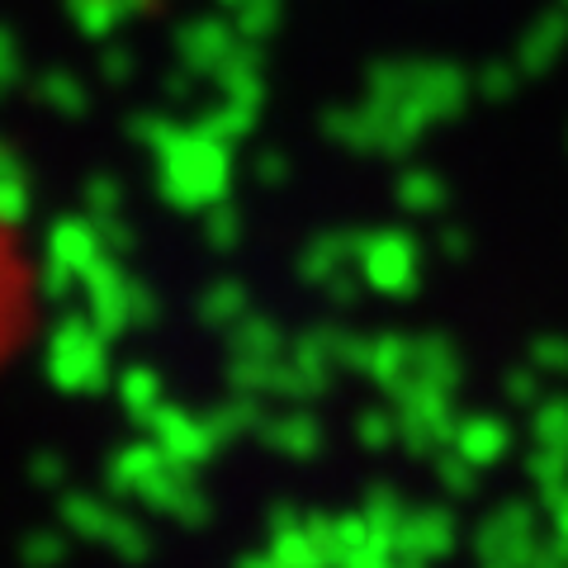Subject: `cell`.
<instances>
[{
	"label": "cell",
	"mask_w": 568,
	"mask_h": 568,
	"mask_svg": "<svg viewBox=\"0 0 568 568\" xmlns=\"http://www.w3.org/2000/svg\"><path fill=\"white\" fill-rule=\"evenodd\" d=\"M39 323V265L10 213H0V369L24 351Z\"/></svg>",
	"instance_id": "cell-1"
}]
</instances>
